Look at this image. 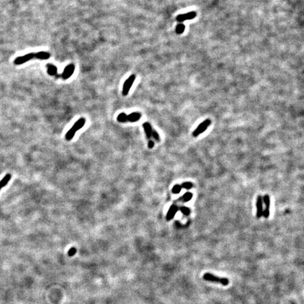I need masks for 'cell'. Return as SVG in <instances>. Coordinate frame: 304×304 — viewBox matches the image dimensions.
<instances>
[{
  "mask_svg": "<svg viewBox=\"0 0 304 304\" xmlns=\"http://www.w3.org/2000/svg\"><path fill=\"white\" fill-rule=\"evenodd\" d=\"M193 194L191 192H186L185 194L182 196V200H183L185 202H187V201H189L190 200L192 199Z\"/></svg>",
  "mask_w": 304,
  "mask_h": 304,
  "instance_id": "obj_18",
  "label": "cell"
},
{
  "mask_svg": "<svg viewBox=\"0 0 304 304\" xmlns=\"http://www.w3.org/2000/svg\"><path fill=\"white\" fill-rule=\"evenodd\" d=\"M48 73L51 76H57V68L52 64H48Z\"/></svg>",
  "mask_w": 304,
  "mask_h": 304,
  "instance_id": "obj_14",
  "label": "cell"
},
{
  "mask_svg": "<svg viewBox=\"0 0 304 304\" xmlns=\"http://www.w3.org/2000/svg\"><path fill=\"white\" fill-rule=\"evenodd\" d=\"M85 122H86V120L85 118H80L78 121H77L76 123H75V124L73 125V126L72 127H73V129L75 130L78 131L80 129H81L82 127H83V126L85 125Z\"/></svg>",
  "mask_w": 304,
  "mask_h": 304,
  "instance_id": "obj_11",
  "label": "cell"
},
{
  "mask_svg": "<svg viewBox=\"0 0 304 304\" xmlns=\"http://www.w3.org/2000/svg\"><path fill=\"white\" fill-rule=\"evenodd\" d=\"M143 127H144V129H145V134H146L147 138L148 139L151 138L152 130H153V129H152L150 123L148 122L145 123L143 124Z\"/></svg>",
  "mask_w": 304,
  "mask_h": 304,
  "instance_id": "obj_12",
  "label": "cell"
},
{
  "mask_svg": "<svg viewBox=\"0 0 304 304\" xmlns=\"http://www.w3.org/2000/svg\"><path fill=\"white\" fill-rule=\"evenodd\" d=\"M151 136L153 137V138L155 139V140H156V141H157V142H159V141H160V137H159V135H158V132H156V130H152Z\"/></svg>",
  "mask_w": 304,
  "mask_h": 304,
  "instance_id": "obj_23",
  "label": "cell"
},
{
  "mask_svg": "<svg viewBox=\"0 0 304 304\" xmlns=\"http://www.w3.org/2000/svg\"><path fill=\"white\" fill-rule=\"evenodd\" d=\"M141 117H142V113L140 112H132L130 114L127 115V121L132 123L137 122L140 119Z\"/></svg>",
  "mask_w": 304,
  "mask_h": 304,
  "instance_id": "obj_9",
  "label": "cell"
},
{
  "mask_svg": "<svg viewBox=\"0 0 304 304\" xmlns=\"http://www.w3.org/2000/svg\"><path fill=\"white\" fill-rule=\"evenodd\" d=\"M262 199H263V203L265 204L266 208H270V196H268V194H266L263 196V198H262Z\"/></svg>",
  "mask_w": 304,
  "mask_h": 304,
  "instance_id": "obj_19",
  "label": "cell"
},
{
  "mask_svg": "<svg viewBox=\"0 0 304 304\" xmlns=\"http://www.w3.org/2000/svg\"><path fill=\"white\" fill-rule=\"evenodd\" d=\"M180 210L185 215H189L190 214V212H191L190 209L188 207H185V206L180 208Z\"/></svg>",
  "mask_w": 304,
  "mask_h": 304,
  "instance_id": "obj_22",
  "label": "cell"
},
{
  "mask_svg": "<svg viewBox=\"0 0 304 304\" xmlns=\"http://www.w3.org/2000/svg\"><path fill=\"white\" fill-rule=\"evenodd\" d=\"M185 25L183 23H179L175 28V33L177 35H181L185 32Z\"/></svg>",
  "mask_w": 304,
  "mask_h": 304,
  "instance_id": "obj_16",
  "label": "cell"
},
{
  "mask_svg": "<svg viewBox=\"0 0 304 304\" xmlns=\"http://www.w3.org/2000/svg\"><path fill=\"white\" fill-rule=\"evenodd\" d=\"M35 58V53H29L25 55L21 56V57H18L14 60V64L15 65H21L23 63H26L28 61H30L31 59Z\"/></svg>",
  "mask_w": 304,
  "mask_h": 304,
  "instance_id": "obj_5",
  "label": "cell"
},
{
  "mask_svg": "<svg viewBox=\"0 0 304 304\" xmlns=\"http://www.w3.org/2000/svg\"><path fill=\"white\" fill-rule=\"evenodd\" d=\"M76 131L75 130L73 127H71V128L69 130V131L67 132L66 135H65V140L68 141L71 140L73 138V137H74L75 135H76Z\"/></svg>",
  "mask_w": 304,
  "mask_h": 304,
  "instance_id": "obj_15",
  "label": "cell"
},
{
  "mask_svg": "<svg viewBox=\"0 0 304 304\" xmlns=\"http://www.w3.org/2000/svg\"><path fill=\"white\" fill-rule=\"evenodd\" d=\"M75 71V65L73 64H69L67 65L65 68L63 73H62L61 76L63 79H68L73 74Z\"/></svg>",
  "mask_w": 304,
  "mask_h": 304,
  "instance_id": "obj_6",
  "label": "cell"
},
{
  "mask_svg": "<svg viewBox=\"0 0 304 304\" xmlns=\"http://www.w3.org/2000/svg\"><path fill=\"white\" fill-rule=\"evenodd\" d=\"M136 79V76L135 75H131L130 76L127 78L125 80V82L123 84V96H127L128 94L130 89L132 87V84L135 82Z\"/></svg>",
  "mask_w": 304,
  "mask_h": 304,
  "instance_id": "obj_3",
  "label": "cell"
},
{
  "mask_svg": "<svg viewBox=\"0 0 304 304\" xmlns=\"http://www.w3.org/2000/svg\"><path fill=\"white\" fill-rule=\"evenodd\" d=\"M76 252H77V250L75 247L70 248V250L68 251V255L69 256H73L76 254Z\"/></svg>",
  "mask_w": 304,
  "mask_h": 304,
  "instance_id": "obj_25",
  "label": "cell"
},
{
  "mask_svg": "<svg viewBox=\"0 0 304 304\" xmlns=\"http://www.w3.org/2000/svg\"><path fill=\"white\" fill-rule=\"evenodd\" d=\"M50 54L47 52H38L35 53V58L41 59V60H47L50 58Z\"/></svg>",
  "mask_w": 304,
  "mask_h": 304,
  "instance_id": "obj_10",
  "label": "cell"
},
{
  "mask_svg": "<svg viewBox=\"0 0 304 304\" xmlns=\"http://www.w3.org/2000/svg\"><path fill=\"white\" fill-rule=\"evenodd\" d=\"M178 210L179 209L177 206H175V205L171 206L170 207L168 211L167 215H166V220H167L168 221H170V220H172V219L175 217V215H176V213H177Z\"/></svg>",
  "mask_w": 304,
  "mask_h": 304,
  "instance_id": "obj_8",
  "label": "cell"
},
{
  "mask_svg": "<svg viewBox=\"0 0 304 304\" xmlns=\"http://www.w3.org/2000/svg\"><path fill=\"white\" fill-rule=\"evenodd\" d=\"M263 216L265 218H268L270 215V208H265V210L263 211Z\"/></svg>",
  "mask_w": 304,
  "mask_h": 304,
  "instance_id": "obj_24",
  "label": "cell"
},
{
  "mask_svg": "<svg viewBox=\"0 0 304 304\" xmlns=\"http://www.w3.org/2000/svg\"><path fill=\"white\" fill-rule=\"evenodd\" d=\"M181 190H182L181 185H174L173 187H172V194H177L180 193Z\"/></svg>",
  "mask_w": 304,
  "mask_h": 304,
  "instance_id": "obj_20",
  "label": "cell"
},
{
  "mask_svg": "<svg viewBox=\"0 0 304 304\" xmlns=\"http://www.w3.org/2000/svg\"><path fill=\"white\" fill-rule=\"evenodd\" d=\"M153 146H154V142H153L152 140H149V143H148V147L149 148V149H152L153 147Z\"/></svg>",
  "mask_w": 304,
  "mask_h": 304,
  "instance_id": "obj_26",
  "label": "cell"
},
{
  "mask_svg": "<svg viewBox=\"0 0 304 304\" xmlns=\"http://www.w3.org/2000/svg\"><path fill=\"white\" fill-rule=\"evenodd\" d=\"M181 187H182V188L186 189H190L191 188H192L193 184L190 182H184V183L181 185Z\"/></svg>",
  "mask_w": 304,
  "mask_h": 304,
  "instance_id": "obj_21",
  "label": "cell"
},
{
  "mask_svg": "<svg viewBox=\"0 0 304 304\" xmlns=\"http://www.w3.org/2000/svg\"><path fill=\"white\" fill-rule=\"evenodd\" d=\"M12 178V175L9 173L6 174V175L3 177L2 180L0 181V190L3 188L4 187H5L8 183H9V180Z\"/></svg>",
  "mask_w": 304,
  "mask_h": 304,
  "instance_id": "obj_13",
  "label": "cell"
},
{
  "mask_svg": "<svg viewBox=\"0 0 304 304\" xmlns=\"http://www.w3.org/2000/svg\"><path fill=\"white\" fill-rule=\"evenodd\" d=\"M117 121L120 123H125L127 122V114L125 113H120L117 117Z\"/></svg>",
  "mask_w": 304,
  "mask_h": 304,
  "instance_id": "obj_17",
  "label": "cell"
},
{
  "mask_svg": "<svg viewBox=\"0 0 304 304\" xmlns=\"http://www.w3.org/2000/svg\"><path fill=\"white\" fill-rule=\"evenodd\" d=\"M261 196H258L257 197L256 201V216L258 218H260L263 215V199H262Z\"/></svg>",
  "mask_w": 304,
  "mask_h": 304,
  "instance_id": "obj_7",
  "label": "cell"
},
{
  "mask_svg": "<svg viewBox=\"0 0 304 304\" xmlns=\"http://www.w3.org/2000/svg\"><path fill=\"white\" fill-rule=\"evenodd\" d=\"M196 16V12L192 11V12H189L188 13H186V14H179V15H177V17H176V20H177V21L179 22V23H182V22L185 21V20L194 19Z\"/></svg>",
  "mask_w": 304,
  "mask_h": 304,
  "instance_id": "obj_4",
  "label": "cell"
},
{
  "mask_svg": "<svg viewBox=\"0 0 304 304\" xmlns=\"http://www.w3.org/2000/svg\"><path fill=\"white\" fill-rule=\"evenodd\" d=\"M204 280L206 281H210L213 282L217 283V284H220L221 285L223 286H227L229 284V279L228 278L225 277H217L216 275H214L211 273H205L203 276Z\"/></svg>",
  "mask_w": 304,
  "mask_h": 304,
  "instance_id": "obj_1",
  "label": "cell"
},
{
  "mask_svg": "<svg viewBox=\"0 0 304 304\" xmlns=\"http://www.w3.org/2000/svg\"><path fill=\"white\" fill-rule=\"evenodd\" d=\"M211 121L210 119H206L204 121H203L202 123H201L199 125L197 126L196 129L194 130V131L193 132L192 135L193 137H197L198 136L201 135V133L204 132L206 130V129L211 125Z\"/></svg>",
  "mask_w": 304,
  "mask_h": 304,
  "instance_id": "obj_2",
  "label": "cell"
}]
</instances>
